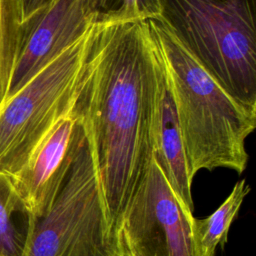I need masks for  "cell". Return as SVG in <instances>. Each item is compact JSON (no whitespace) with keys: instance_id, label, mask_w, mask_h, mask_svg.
I'll use <instances>...</instances> for the list:
<instances>
[{"instance_id":"obj_1","label":"cell","mask_w":256,"mask_h":256,"mask_svg":"<svg viewBox=\"0 0 256 256\" xmlns=\"http://www.w3.org/2000/svg\"><path fill=\"white\" fill-rule=\"evenodd\" d=\"M154 98L146 22L92 26L70 113L87 138L116 232L153 154Z\"/></svg>"},{"instance_id":"obj_2","label":"cell","mask_w":256,"mask_h":256,"mask_svg":"<svg viewBox=\"0 0 256 256\" xmlns=\"http://www.w3.org/2000/svg\"><path fill=\"white\" fill-rule=\"evenodd\" d=\"M163 62L176 107L191 176L202 169L241 174L245 140L256 125V107L236 100L180 43L163 20L145 21Z\"/></svg>"},{"instance_id":"obj_3","label":"cell","mask_w":256,"mask_h":256,"mask_svg":"<svg viewBox=\"0 0 256 256\" xmlns=\"http://www.w3.org/2000/svg\"><path fill=\"white\" fill-rule=\"evenodd\" d=\"M160 18L236 100L256 107V0H159Z\"/></svg>"},{"instance_id":"obj_4","label":"cell","mask_w":256,"mask_h":256,"mask_svg":"<svg viewBox=\"0 0 256 256\" xmlns=\"http://www.w3.org/2000/svg\"><path fill=\"white\" fill-rule=\"evenodd\" d=\"M20 256H119L118 232L85 133L49 210L30 215Z\"/></svg>"},{"instance_id":"obj_5","label":"cell","mask_w":256,"mask_h":256,"mask_svg":"<svg viewBox=\"0 0 256 256\" xmlns=\"http://www.w3.org/2000/svg\"><path fill=\"white\" fill-rule=\"evenodd\" d=\"M89 31L1 105L0 174L10 182L55 124L70 113Z\"/></svg>"},{"instance_id":"obj_6","label":"cell","mask_w":256,"mask_h":256,"mask_svg":"<svg viewBox=\"0 0 256 256\" xmlns=\"http://www.w3.org/2000/svg\"><path fill=\"white\" fill-rule=\"evenodd\" d=\"M193 217V211L178 198L152 154L118 231L140 256H195Z\"/></svg>"},{"instance_id":"obj_7","label":"cell","mask_w":256,"mask_h":256,"mask_svg":"<svg viewBox=\"0 0 256 256\" xmlns=\"http://www.w3.org/2000/svg\"><path fill=\"white\" fill-rule=\"evenodd\" d=\"M25 23V38L6 99L83 38L92 27L82 0H54Z\"/></svg>"},{"instance_id":"obj_8","label":"cell","mask_w":256,"mask_h":256,"mask_svg":"<svg viewBox=\"0 0 256 256\" xmlns=\"http://www.w3.org/2000/svg\"><path fill=\"white\" fill-rule=\"evenodd\" d=\"M84 137L71 113L62 117L41 141L27 164L10 182L24 209L34 217L51 207Z\"/></svg>"},{"instance_id":"obj_9","label":"cell","mask_w":256,"mask_h":256,"mask_svg":"<svg viewBox=\"0 0 256 256\" xmlns=\"http://www.w3.org/2000/svg\"><path fill=\"white\" fill-rule=\"evenodd\" d=\"M152 46L155 72L154 120L152 129L153 156L178 198L188 209L193 211L194 203L191 187L194 178L189 171L176 107L166 70L153 42Z\"/></svg>"},{"instance_id":"obj_10","label":"cell","mask_w":256,"mask_h":256,"mask_svg":"<svg viewBox=\"0 0 256 256\" xmlns=\"http://www.w3.org/2000/svg\"><path fill=\"white\" fill-rule=\"evenodd\" d=\"M250 186L241 179L233 186L228 197L208 217H193L191 222L192 242L195 256H215L218 246L224 248L230 226L236 219Z\"/></svg>"},{"instance_id":"obj_11","label":"cell","mask_w":256,"mask_h":256,"mask_svg":"<svg viewBox=\"0 0 256 256\" xmlns=\"http://www.w3.org/2000/svg\"><path fill=\"white\" fill-rule=\"evenodd\" d=\"M25 33L19 0H0V107L7 97Z\"/></svg>"},{"instance_id":"obj_12","label":"cell","mask_w":256,"mask_h":256,"mask_svg":"<svg viewBox=\"0 0 256 256\" xmlns=\"http://www.w3.org/2000/svg\"><path fill=\"white\" fill-rule=\"evenodd\" d=\"M82 5L92 26L141 22L161 14L159 0H82Z\"/></svg>"},{"instance_id":"obj_13","label":"cell","mask_w":256,"mask_h":256,"mask_svg":"<svg viewBox=\"0 0 256 256\" xmlns=\"http://www.w3.org/2000/svg\"><path fill=\"white\" fill-rule=\"evenodd\" d=\"M27 213L10 181L0 174V256L21 255L29 220L19 226L17 219Z\"/></svg>"},{"instance_id":"obj_14","label":"cell","mask_w":256,"mask_h":256,"mask_svg":"<svg viewBox=\"0 0 256 256\" xmlns=\"http://www.w3.org/2000/svg\"><path fill=\"white\" fill-rule=\"evenodd\" d=\"M54 0H19L22 20L25 21Z\"/></svg>"},{"instance_id":"obj_15","label":"cell","mask_w":256,"mask_h":256,"mask_svg":"<svg viewBox=\"0 0 256 256\" xmlns=\"http://www.w3.org/2000/svg\"><path fill=\"white\" fill-rule=\"evenodd\" d=\"M118 238H119V246L121 251L126 255V256H140L139 254H137L136 252H134L130 246L128 245V243L126 242L125 238L123 237V235L118 231Z\"/></svg>"},{"instance_id":"obj_16","label":"cell","mask_w":256,"mask_h":256,"mask_svg":"<svg viewBox=\"0 0 256 256\" xmlns=\"http://www.w3.org/2000/svg\"><path fill=\"white\" fill-rule=\"evenodd\" d=\"M119 256H126L122 251H121V249H120V246H119Z\"/></svg>"}]
</instances>
